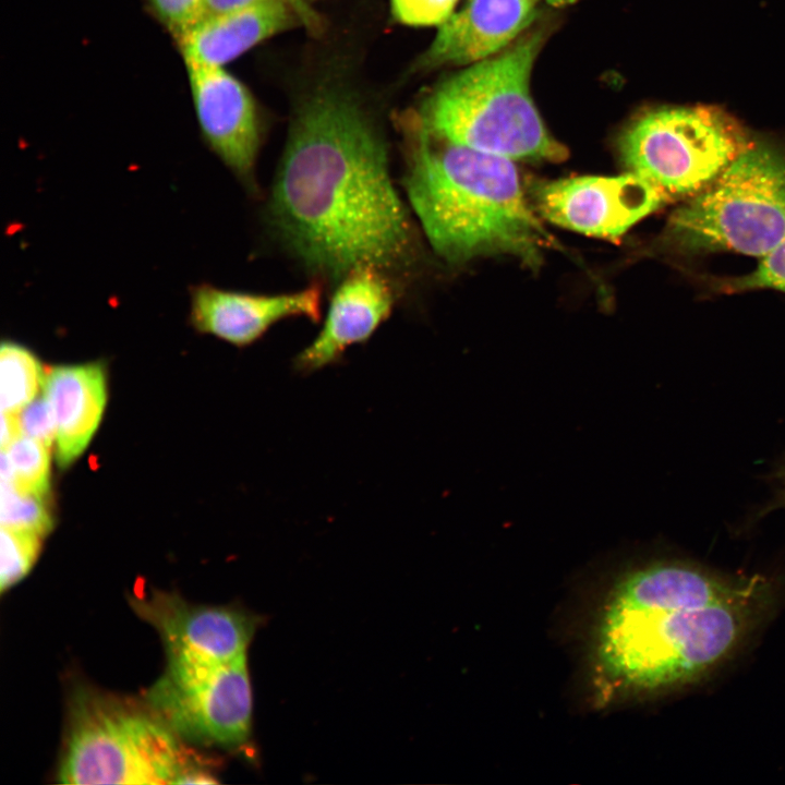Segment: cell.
Returning a JSON list of instances; mask_svg holds the SVG:
<instances>
[{"instance_id": "1", "label": "cell", "mask_w": 785, "mask_h": 785, "mask_svg": "<svg viewBox=\"0 0 785 785\" xmlns=\"http://www.w3.org/2000/svg\"><path fill=\"white\" fill-rule=\"evenodd\" d=\"M385 141L358 100L321 87L293 116L269 212L307 267L342 278L359 265L408 271L416 242L394 188Z\"/></svg>"}, {"instance_id": "2", "label": "cell", "mask_w": 785, "mask_h": 785, "mask_svg": "<svg viewBox=\"0 0 785 785\" xmlns=\"http://www.w3.org/2000/svg\"><path fill=\"white\" fill-rule=\"evenodd\" d=\"M772 596L761 577L724 578L679 561L635 568L605 606L596 644L600 673L635 693L691 685L740 645Z\"/></svg>"}, {"instance_id": "3", "label": "cell", "mask_w": 785, "mask_h": 785, "mask_svg": "<svg viewBox=\"0 0 785 785\" xmlns=\"http://www.w3.org/2000/svg\"><path fill=\"white\" fill-rule=\"evenodd\" d=\"M401 122L404 190L434 251L451 265L509 255L539 266L546 234L514 161L433 135L416 112Z\"/></svg>"}, {"instance_id": "4", "label": "cell", "mask_w": 785, "mask_h": 785, "mask_svg": "<svg viewBox=\"0 0 785 785\" xmlns=\"http://www.w3.org/2000/svg\"><path fill=\"white\" fill-rule=\"evenodd\" d=\"M544 26L527 29L500 52L442 82L416 112L433 135L510 160L560 162L566 146L547 131L530 94L545 43Z\"/></svg>"}, {"instance_id": "5", "label": "cell", "mask_w": 785, "mask_h": 785, "mask_svg": "<svg viewBox=\"0 0 785 785\" xmlns=\"http://www.w3.org/2000/svg\"><path fill=\"white\" fill-rule=\"evenodd\" d=\"M178 738L148 704L80 687L70 699L58 781L178 784L192 769Z\"/></svg>"}, {"instance_id": "6", "label": "cell", "mask_w": 785, "mask_h": 785, "mask_svg": "<svg viewBox=\"0 0 785 785\" xmlns=\"http://www.w3.org/2000/svg\"><path fill=\"white\" fill-rule=\"evenodd\" d=\"M666 238L684 253L773 252L785 242V154L751 142L671 216Z\"/></svg>"}, {"instance_id": "7", "label": "cell", "mask_w": 785, "mask_h": 785, "mask_svg": "<svg viewBox=\"0 0 785 785\" xmlns=\"http://www.w3.org/2000/svg\"><path fill=\"white\" fill-rule=\"evenodd\" d=\"M750 143L740 124L717 107H662L628 123L618 150L629 172L667 197H692Z\"/></svg>"}, {"instance_id": "8", "label": "cell", "mask_w": 785, "mask_h": 785, "mask_svg": "<svg viewBox=\"0 0 785 785\" xmlns=\"http://www.w3.org/2000/svg\"><path fill=\"white\" fill-rule=\"evenodd\" d=\"M145 698L180 738L238 747L250 736L252 689L245 655L229 662L169 655Z\"/></svg>"}, {"instance_id": "9", "label": "cell", "mask_w": 785, "mask_h": 785, "mask_svg": "<svg viewBox=\"0 0 785 785\" xmlns=\"http://www.w3.org/2000/svg\"><path fill=\"white\" fill-rule=\"evenodd\" d=\"M529 195L539 215L592 237L617 239L668 197L632 172L534 181Z\"/></svg>"}, {"instance_id": "10", "label": "cell", "mask_w": 785, "mask_h": 785, "mask_svg": "<svg viewBox=\"0 0 785 785\" xmlns=\"http://www.w3.org/2000/svg\"><path fill=\"white\" fill-rule=\"evenodd\" d=\"M185 68L203 142L254 193L262 124L252 94L225 67Z\"/></svg>"}, {"instance_id": "11", "label": "cell", "mask_w": 785, "mask_h": 785, "mask_svg": "<svg viewBox=\"0 0 785 785\" xmlns=\"http://www.w3.org/2000/svg\"><path fill=\"white\" fill-rule=\"evenodd\" d=\"M134 612L159 633L166 656L229 662L245 655L258 619L230 606L194 604L176 593L153 591L130 600Z\"/></svg>"}, {"instance_id": "12", "label": "cell", "mask_w": 785, "mask_h": 785, "mask_svg": "<svg viewBox=\"0 0 785 785\" xmlns=\"http://www.w3.org/2000/svg\"><path fill=\"white\" fill-rule=\"evenodd\" d=\"M189 297L191 326L237 347L253 343L287 317L304 316L314 322L321 317L319 283L290 293L262 294L200 282L189 288Z\"/></svg>"}, {"instance_id": "13", "label": "cell", "mask_w": 785, "mask_h": 785, "mask_svg": "<svg viewBox=\"0 0 785 785\" xmlns=\"http://www.w3.org/2000/svg\"><path fill=\"white\" fill-rule=\"evenodd\" d=\"M389 276L376 266L359 265L341 278L319 334L294 360L298 372L310 374L336 363L349 347L374 334L394 306Z\"/></svg>"}, {"instance_id": "14", "label": "cell", "mask_w": 785, "mask_h": 785, "mask_svg": "<svg viewBox=\"0 0 785 785\" xmlns=\"http://www.w3.org/2000/svg\"><path fill=\"white\" fill-rule=\"evenodd\" d=\"M540 4L541 0H467L438 26L418 68L467 65L500 52L529 29Z\"/></svg>"}, {"instance_id": "15", "label": "cell", "mask_w": 785, "mask_h": 785, "mask_svg": "<svg viewBox=\"0 0 785 785\" xmlns=\"http://www.w3.org/2000/svg\"><path fill=\"white\" fill-rule=\"evenodd\" d=\"M41 389L55 414L57 462L68 468L84 452L101 421L107 399L105 364L48 367Z\"/></svg>"}, {"instance_id": "16", "label": "cell", "mask_w": 785, "mask_h": 785, "mask_svg": "<svg viewBox=\"0 0 785 785\" xmlns=\"http://www.w3.org/2000/svg\"><path fill=\"white\" fill-rule=\"evenodd\" d=\"M302 23L285 0L205 16L176 43L184 64L225 67L261 41Z\"/></svg>"}, {"instance_id": "17", "label": "cell", "mask_w": 785, "mask_h": 785, "mask_svg": "<svg viewBox=\"0 0 785 785\" xmlns=\"http://www.w3.org/2000/svg\"><path fill=\"white\" fill-rule=\"evenodd\" d=\"M45 370L24 345L4 339L0 347L1 412L19 413L43 387Z\"/></svg>"}, {"instance_id": "18", "label": "cell", "mask_w": 785, "mask_h": 785, "mask_svg": "<svg viewBox=\"0 0 785 785\" xmlns=\"http://www.w3.org/2000/svg\"><path fill=\"white\" fill-rule=\"evenodd\" d=\"M12 468V481L24 493L46 497L50 490V448L22 435L7 449H1Z\"/></svg>"}, {"instance_id": "19", "label": "cell", "mask_w": 785, "mask_h": 785, "mask_svg": "<svg viewBox=\"0 0 785 785\" xmlns=\"http://www.w3.org/2000/svg\"><path fill=\"white\" fill-rule=\"evenodd\" d=\"M0 521L2 527L33 531L44 538L53 527L44 497L21 492L7 481H1Z\"/></svg>"}, {"instance_id": "20", "label": "cell", "mask_w": 785, "mask_h": 785, "mask_svg": "<svg viewBox=\"0 0 785 785\" xmlns=\"http://www.w3.org/2000/svg\"><path fill=\"white\" fill-rule=\"evenodd\" d=\"M44 536L28 530L1 526L0 589L3 593L22 580L34 566Z\"/></svg>"}, {"instance_id": "21", "label": "cell", "mask_w": 785, "mask_h": 785, "mask_svg": "<svg viewBox=\"0 0 785 785\" xmlns=\"http://www.w3.org/2000/svg\"><path fill=\"white\" fill-rule=\"evenodd\" d=\"M144 9L174 43L206 16V0H141Z\"/></svg>"}, {"instance_id": "22", "label": "cell", "mask_w": 785, "mask_h": 785, "mask_svg": "<svg viewBox=\"0 0 785 785\" xmlns=\"http://www.w3.org/2000/svg\"><path fill=\"white\" fill-rule=\"evenodd\" d=\"M458 0H390L392 16L409 26H440L454 13Z\"/></svg>"}, {"instance_id": "23", "label": "cell", "mask_w": 785, "mask_h": 785, "mask_svg": "<svg viewBox=\"0 0 785 785\" xmlns=\"http://www.w3.org/2000/svg\"><path fill=\"white\" fill-rule=\"evenodd\" d=\"M22 434L51 448L57 438V426L51 404L41 391L20 412Z\"/></svg>"}, {"instance_id": "24", "label": "cell", "mask_w": 785, "mask_h": 785, "mask_svg": "<svg viewBox=\"0 0 785 785\" xmlns=\"http://www.w3.org/2000/svg\"><path fill=\"white\" fill-rule=\"evenodd\" d=\"M728 288L732 290L765 288L785 292V242L762 257L753 271L733 280Z\"/></svg>"}, {"instance_id": "25", "label": "cell", "mask_w": 785, "mask_h": 785, "mask_svg": "<svg viewBox=\"0 0 785 785\" xmlns=\"http://www.w3.org/2000/svg\"><path fill=\"white\" fill-rule=\"evenodd\" d=\"M273 0H206V16L231 12L252 5H256L263 2ZM289 2L299 14L302 24L313 31L321 28V19L306 3L305 0H285Z\"/></svg>"}, {"instance_id": "26", "label": "cell", "mask_w": 785, "mask_h": 785, "mask_svg": "<svg viewBox=\"0 0 785 785\" xmlns=\"http://www.w3.org/2000/svg\"><path fill=\"white\" fill-rule=\"evenodd\" d=\"M22 430L19 413L2 412L1 420V449H7L15 439L21 437Z\"/></svg>"}, {"instance_id": "27", "label": "cell", "mask_w": 785, "mask_h": 785, "mask_svg": "<svg viewBox=\"0 0 785 785\" xmlns=\"http://www.w3.org/2000/svg\"><path fill=\"white\" fill-rule=\"evenodd\" d=\"M778 483H780V500H781V504L783 506H785V464L780 470Z\"/></svg>"}]
</instances>
